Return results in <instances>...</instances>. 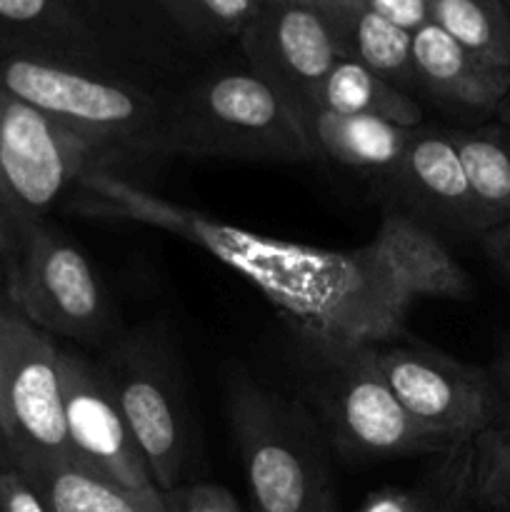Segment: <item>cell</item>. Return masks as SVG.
<instances>
[{
  "label": "cell",
  "instance_id": "20",
  "mask_svg": "<svg viewBox=\"0 0 510 512\" xmlns=\"http://www.w3.org/2000/svg\"><path fill=\"white\" fill-rule=\"evenodd\" d=\"M23 473L43 495L50 512H165L163 493H130L73 458L38 465Z\"/></svg>",
  "mask_w": 510,
  "mask_h": 512
},
{
  "label": "cell",
  "instance_id": "19",
  "mask_svg": "<svg viewBox=\"0 0 510 512\" xmlns=\"http://www.w3.org/2000/svg\"><path fill=\"white\" fill-rule=\"evenodd\" d=\"M63 0H0V60L35 58L85 68Z\"/></svg>",
  "mask_w": 510,
  "mask_h": 512
},
{
  "label": "cell",
  "instance_id": "27",
  "mask_svg": "<svg viewBox=\"0 0 510 512\" xmlns=\"http://www.w3.org/2000/svg\"><path fill=\"white\" fill-rule=\"evenodd\" d=\"M360 3L388 23L408 30V33H415L430 23L428 0H360Z\"/></svg>",
  "mask_w": 510,
  "mask_h": 512
},
{
  "label": "cell",
  "instance_id": "29",
  "mask_svg": "<svg viewBox=\"0 0 510 512\" xmlns=\"http://www.w3.org/2000/svg\"><path fill=\"white\" fill-rule=\"evenodd\" d=\"M480 243H483L488 258L510 278V223H500L490 228L488 233L480 235Z\"/></svg>",
  "mask_w": 510,
  "mask_h": 512
},
{
  "label": "cell",
  "instance_id": "17",
  "mask_svg": "<svg viewBox=\"0 0 510 512\" xmlns=\"http://www.w3.org/2000/svg\"><path fill=\"white\" fill-rule=\"evenodd\" d=\"M298 115L313 158H328L345 168L368 170L375 175L398 163L413 130L365 115L330 113L315 105L298 110Z\"/></svg>",
  "mask_w": 510,
  "mask_h": 512
},
{
  "label": "cell",
  "instance_id": "35",
  "mask_svg": "<svg viewBox=\"0 0 510 512\" xmlns=\"http://www.w3.org/2000/svg\"><path fill=\"white\" fill-rule=\"evenodd\" d=\"M0 228H8V230H13V225H10V220L5 218V213H3V210H0ZM13 233H15V230H13Z\"/></svg>",
  "mask_w": 510,
  "mask_h": 512
},
{
  "label": "cell",
  "instance_id": "28",
  "mask_svg": "<svg viewBox=\"0 0 510 512\" xmlns=\"http://www.w3.org/2000/svg\"><path fill=\"white\" fill-rule=\"evenodd\" d=\"M358 512H430L428 503L415 490L383 488L370 493Z\"/></svg>",
  "mask_w": 510,
  "mask_h": 512
},
{
  "label": "cell",
  "instance_id": "16",
  "mask_svg": "<svg viewBox=\"0 0 510 512\" xmlns=\"http://www.w3.org/2000/svg\"><path fill=\"white\" fill-rule=\"evenodd\" d=\"M328 23L340 58L355 60L415 95L413 33L388 23L360 0H310Z\"/></svg>",
  "mask_w": 510,
  "mask_h": 512
},
{
  "label": "cell",
  "instance_id": "33",
  "mask_svg": "<svg viewBox=\"0 0 510 512\" xmlns=\"http://www.w3.org/2000/svg\"><path fill=\"white\" fill-rule=\"evenodd\" d=\"M8 463H13V458H10V450H8V445H5L3 430H0V468H3V465H8Z\"/></svg>",
  "mask_w": 510,
  "mask_h": 512
},
{
  "label": "cell",
  "instance_id": "37",
  "mask_svg": "<svg viewBox=\"0 0 510 512\" xmlns=\"http://www.w3.org/2000/svg\"><path fill=\"white\" fill-rule=\"evenodd\" d=\"M438 512H460V510H438Z\"/></svg>",
  "mask_w": 510,
  "mask_h": 512
},
{
  "label": "cell",
  "instance_id": "10",
  "mask_svg": "<svg viewBox=\"0 0 510 512\" xmlns=\"http://www.w3.org/2000/svg\"><path fill=\"white\" fill-rule=\"evenodd\" d=\"M370 353L405 413L448 450L473 443L505 413L495 380L475 365L418 343H370Z\"/></svg>",
  "mask_w": 510,
  "mask_h": 512
},
{
  "label": "cell",
  "instance_id": "1",
  "mask_svg": "<svg viewBox=\"0 0 510 512\" xmlns=\"http://www.w3.org/2000/svg\"><path fill=\"white\" fill-rule=\"evenodd\" d=\"M80 190L93 210L178 230L208 248L308 328L315 345L385 343L398 333L410 305L373 243L358 253H323L245 235L173 208L105 168L88 170Z\"/></svg>",
  "mask_w": 510,
  "mask_h": 512
},
{
  "label": "cell",
  "instance_id": "4",
  "mask_svg": "<svg viewBox=\"0 0 510 512\" xmlns=\"http://www.w3.org/2000/svg\"><path fill=\"white\" fill-rule=\"evenodd\" d=\"M170 155L303 163L313 150L295 105L253 70H233L170 98Z\"/></svg>",
  "mask_w": 510,
  "mask_h": 512
},
{
  "label": "cell",
  "instance_id": "15",
  "mask_svg": "<svg viewBox=\"0 0 510 512\" xmlns=\"http://www.w3.org/2000/svg\"><path fill=\"white\" fill-rule=\"evenodd\" d=\"M373 248L385 260L388 270L408 300H468L473 280L455 260L448 245L420 220L390 210L375 233Z\"/></svg>",
  "mask_w": 510,
  "mask_h": 512
},
{
  "label": "cell",
  "instance_id": "32",
  "mask_svg": "<svg viewBox=\"0 0 510 512\" xmlns=\"http://www.w3.org/2000/svg\"><path fill=\"white\" fill-rule=\"evenodd\" d=\"M495 118H498L500 123L510 125V93L505 95V100H503V103H500V108H498V113H495Z\"/></svg>",
  "mask_w": 510,
  "mask_h": 512
},
{
  "label": "cell",
  "instance_id": "30",
  "mask_svg": "<svg viewBox=\"0 0 510 512\" xmlns=\"http://www.w3.org/2000/svg\"><path fill=\"white\" fill-rule=\"evenodd\" d=\"M490 378L495 380V388H498L500 398H503L505 410H510V345L498 355Z\"/></svg>",
  "mask_w": 510,
  "mask_h": 512
},
{
  "label": "cell",
  "instance_id": "31",
  "mask_svg": "<svg viewBox=\"0 0 510 512\" xmlns=\"http://www.w3.org/2000/svg\"><path fill=\"white\" fill-rule=\"evenodd\" d=\"M15 250V233L8 228H0V295H3V283L8 278L10 255Z\"/></svg>",
  "mask_w": 510,
  "mask_h": 512
},
{
  "label": "cell",
  "instance_id": "26",
  "mask_svg": "<svg viewBox=\"0 0 510 512\" xmlns=\"http://www.w3.org/2000/svg\"><path fill=\"white\" fill-rule=\"evenodd\" d=\"M0 512H50L43 495L15 463L0 468Z\"/></svg>",
  "mask_w": 510,
  "mask_h": 512
},
{
  "label": "cell",
  "instance_id": "22",
  "mask_svg": "<svg viewBox=\"0 0 510 512\" xmlns=\"http://www.w3.org/2000/svg\"><path fill=\"white\" fill-rule=\"evenodd\" d=\"M430 23L468 53L510 75V10L505 0H428Z\"/></svg>",
  "mask_w": 510,
  "mask_h": 512
},
{
  "label": "cell",
  "instance_id": "8",
  "mask_svg": "<svg viewBox=\"0 0 510 512\" xmlns=\"http://www.w3.org/2000/svg\"><path fill=\"white\" fill-rule=\"evenodd\" d=\"M100 155L35 105L0 90V210L15 235L48 220Z\"/></svg>",
  "mask_w": 510,
  "mask_h": 512
},
{
  "label": "cell",
  "instance_id": "5",
  "mask_svg": "<svg viewBox=\"0 0 510 512\" xmlns=\"http://www.w3.org/2000/svg\"><path fill=\"white\" fill-rule=\"evenodd\" d=\"M318 348L320 365L308 380V405L335 453L353 463L448 453L405 413L380 375L370 343Z\"/></svg>",
  "mask_w": 510,
  "mask_h": 512
},
{
  "label": "cell",
  "instance_id": "25",
  "mask_svg": "<svg viewBox=\"0 0 510 512\" xmlns=\"http://www.w3.org/2000/svg\"><path fill=\"white\" fill-rule=\"evenodd\" d=\"M165 512H243L238 500L215 483L178 485L170 493H163Z\"/></svg>",
  "mask_w": 510,
  "mask_h": 512
},
{
  "label": "cell",
  "instance_id": "18",
  "mask_svg": "<svg viewBox=\"0 0 510 512\" xmlns=\"http://www.w3.org/2000/svg\"><path fill=\"white\" fill-rule=\"evenodd\" d=\"M310 105L340 115L378 118L400 128H418L425 118L415 95L348 58L335 60Z\"/></svg>",
  "mask_w": 510,
  "mask_h": 512
},
{
  "label": "cell",
  "instance_id": "2",
  "mask_svg": "<svg viewBox=\"0 0 510 512\" xmlns=\"http://www.w3.org/2000/svg\"><path fill=\"white\" fill-rule=\"evenodd\" d=\"M228 415L255 512H335L330 443L305 400L233 375Z\"/></svg>",
  "mask_w": 510,
  "mask_h": 512
},
{
  "label": "cell",
  "instance_id": "23",
  "mask_svg": "<svg viewBox=\"0 0 510 512\" xmlns=\"http://www.w3.org/2000/svg\"><path fill=\"white\" fill-rule=\"evenodd\" d=\"M475 498L493 512H510V410L473 440Z\"/></svg>",
  "mask_w": 510,
  "mask_h": 512
},
{
  "label": "cell",
  "instance_id": "34",
  "mask_svg": "<svg viewBox=\"0 0 510 512\" xmlns=\"http://www.w3.org/2000/svg\"><path fill=\"white\" fill-rule=\"evenodd\" d=\"M165 3H168V8L173 10L175 18H180V13H183V3H185V0H165Z\"/></svg>",
  "mask_w": 510,
  "mask_h": 512
},
{
  "label": "cell",
  "instance_id": "9",
  "mask_svg": "<svg viewBox=\"0 0 510 512\" xmlns=\"http://www.w3.org/2000/svg\"><path fill=\"white\" fill-rule=\"evenodd\" d=\"M0 430L20 470L73 458L65 435L60 348L8 303L0 308Z\"/></svg>",
  "mask_w": 510,
  "mask_h": 512
},
{
  "label": "cell",
  "instance_id": "38",
  "mask_svg": "<svg viewBox=\"0 0 510 512\" xmlns=\"http://www.w3.org/2000/svg\"><path fill=\"white\" fill-rule=\"evenodd\" d=\"M505 5H508V10H510V0H505Z\"/></svg>",
  "mask_w": 510,
  "mask_h": 512
},
{
  "label": "cell",
  "instance_id": "24",
  "mask_svg": "<svg viewBox=\"0 0 510 512\" xmlns=\"http://www.w3.org/2000/svg\"><path fill=\"white\" fill-rule=\"evenodd\" d=\"M265 0H185L180 20L195 28L243 35Z\"/></svg>",
  "mask_w": 510,
  "mask_h": 512
},
{
  "label": "cell",
  "instance_id": "36",
  "mask_svg": "<svg viewBox=\"0 0 510 512\" xmlns=\"http://www.w3.org/2000/svg\"><path fill=\"white\" fill-rule=\"evenodd\" d=\"M5 303H8V300H5V295H0V308H3Z\"/></svg>",
  "mask_w": 510,
  "mask_h": 512
},
{
  "label": "cell",
  "instance_id": "13",
  "mask_svg": "<svg viewBox=\"0 0 510 512\" xmlns=\"http://www.w3.org/2000/svg\"><path fill=\"white\" fill-rule=\"evenodd\" d=\"M240 38L253 73L275 85L295 110L313 103L340 58L328 23L310 0H265Z\"/></svg>",
  "mask_w": 510,
  "mask_h": 512
},
{
  "label": "cell",
  "instance_id": "3",
  "mask_svg": "<svg viewBox=\"0 0 510 512\" xmlns=\"http://www.w3.org/2000/svg\"><path fill=\"white\" fill-rule=\"evenodd\" d=\"M0 90L80 135L108 170L118 160L170 155V98L120 78L50 60L3 58Z\"/></svg>",
  "mask_w": 510,
  "mask_h": 512
},
{
  "label": "cell",
  "instance_id": "21",
  "mask_svg": "<svg viewBox=\"0 0 510 512\" xmlns=\"http://www.w3.org/2000/svg\"><path fill=\"white\" fill-rule=\"evenodd\" d=\"M475 198L493 225L510 223V125L483 123L475 128H448Z\"/></svg>",
  "mask_w": 510,
  "mask_h": 512
},
{
  "label": "cell",
  "instance_id": "6",
  "mask_svg": "<svg viewBox=\"0 0 510 512\" xmlns=\"http://www.w3.org/2000/svg\"><path fill=\"white\" fill-rule=\"evenodd\" d=\"M5 300L48 335L100 343L113 330L108 295L93 265L48 220L15 235Z\"/></svg>",
  "mask_w": 510,
  "mask_h": 512
},
{
  "label": "cell",
  "instance_id": "14",
  "mask_svg": "<svg viewBox=\"0 0 510 512\" xmlns=\"http://www.w3.org/2000/svg\"><path fill=\"white\" fill-rule=\"evenodd\" d=\"M413 70L415 95L460 118L495 115L510 93V75L475 58L435 23L413 33Z\"/></svg>",
  "mask_w": 510,
  "mask_h": 512
},
{
  "label": "cell",
  "instance_id": "11",
  "mask_svg": "<svg viewBox=\"0 0 510 512\" xmlns=\"http://www.w3.org/2000/svg\"><path fill=\"white\" fill-rule=\"evenodd\" d=\"M378 178V193L395 205V213L465 235H483L495 228L475 198L448 128L418 125L410 130L398 163Z\"/></svg>",
  "mask_w": 510,
  "mask_h": 512
},
{
  "label": "cell",
  "instance_id": "12",
  "mask_svg": "<svg viewBox=\"0 0 510 512\" xmlns=\"http://www.w3.org/2000/svg\"><path fill=\"white\" fill-rule=\"evenodd\" d=\"M60 375L73 460L130 493L160 495L100 365L73 350H60Z\"/></svg>",
  "mask_w": 510,
  "mask_h": 512
},
{
  "label": "cell",
  "instance_id": "7",
  "mask_svg": "<svg viewBox=\"0 0 510 512\" xmlns=\"http://www.w3.org/2000/svg\"><path fill=\"white\" fill-rule=\"evenodd\" d=\"M98 365L155 488L170 493L180 485L190 450L188 415L170 343L155 328L135 330L113 340Z\"/></svg>",
  "mask_w": 510,
  "mask_h": 512
}]
</instances>
